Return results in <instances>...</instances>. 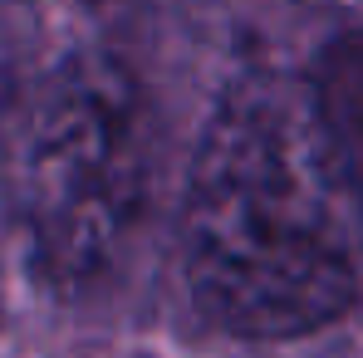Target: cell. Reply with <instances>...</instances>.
Instances as JSON below:
<instances>
[{
    "label": "cell",
    "mask_w": 363,
    "mask_h": 358,
    "mask_svg": "<svg viewBox=\"0 0 363 358\" xmlns=\"http://www.w3.org/2000/svg\"><path fill=\"white\" fill-rule=\"evenodd\" d=\"M309 89L250 74L226 89L201 133L182 260L196 309L241 339H300L359 295Z\"/></svg>",
    "instance_id": "6da1fadb"
},
{
    "label": "cell",
    "mask_w": 363,
    "mask_h": 358,
    "mask_svg": "<svg viewBox=\"0 0 363 358\" xmlns=\"http://www.w3.org/2000/svg\"><path fill=\"white\" fill-rule=\"evenodd\" d=\"M147 191V108L104 50L64 55L30 99L15 152V201L35 270L60 290L94 285Z\"/></svg>",
    "instance_id": "7a4b0ae2"
},
{
    "label": "cell",
    "mask_w": 363,
    "mask_h": 358,
    "mask_svg": "<svg viewBox=\"0 0 363 358\" xmlns=\"http://www.w3.org/2000/svg\"><path fill=\"white\" fill-rule=\"evenodd\" d=\"M309 108L344 201L363 216V30H344L314 64Z\"/></svg>",
    "instance_id": "3957f363"
},
{
    "label": "cell",
    "mask_w": 363,
    "mask_h": 358,
    "mask_svg": "<svg viewBox=\"0 0 363 358\" xmlns=\"http://www.w3.org/2000/svg\"><path fill=\"white\" fill-rule=\"evenodd\" d=\"M50 10H60L69 20H79L84 30H94V25H113L118 15L133 10V0H45Z\"/></svg>",
    "instance_id": "277c9868"
},
{
    "label": "cell",
    "mask_w": 363,
    "mask_h": 358,
    "mask_svg": "<svg viewBox=\"0 0 363 358\" xmlns=\"http://www.w3.org/2000/svg\"><path fill=\"white\" fill-rule=\"evenodd\" d=\"M329 15L344 20V30H363V0H319Z\"/></svg>",
    "instance_id": "5b68a950"
}]
</instances>
